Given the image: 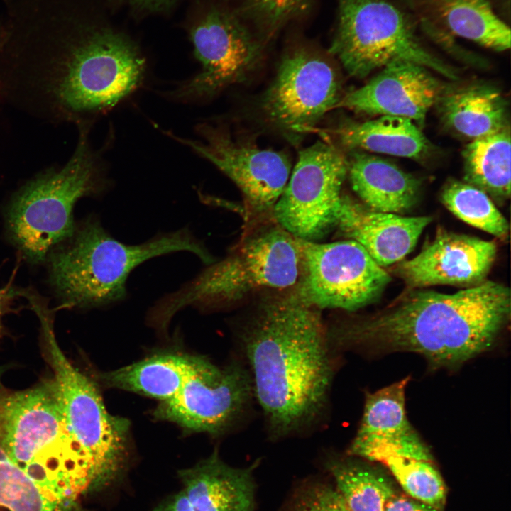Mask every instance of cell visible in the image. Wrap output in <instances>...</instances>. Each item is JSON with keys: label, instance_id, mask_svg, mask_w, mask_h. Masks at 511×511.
I'll return each mask as SVG.
<instances>
[{"label": "cell", "instance_id": "cell-18", "mask_svg": "<svg viewBox=\"0 0 511 511\" xmlns=\"http://www.w3.org/2000/svg\"><path fill=\"white\" fill-rule=\"evenodd\" d=\"M441 93L439 82L427 67L398 61L383 67L365 85L341 97L336 108L405 117L420 124Z\"/></svg>", "mask_w": 511, "mask_h": 511}, {"label": "cell", "instance_id": "cell-31", "mask_svg": "<svg viewBox=\"0 0 511 511\" xmlns=\"http://www.w3.org/2000/svg\"><path fill=\"white\" fill-rule=\"evenodd\" d=\"M313 0H242V13L260 37L273 36L290 21L305 14Z\"/></svg>", "mask_w": 511, "mask_h": 511}, {"label": "cell", "instance_id": "cell-25", "mask_svg": "<svg viewBox=\"0 0 511 511\" xmlns=\"http://www.w3.org/2000/svg\"><path fill=\"white\" fill-rule=\"evenodd\" d=\"M429 6L451 33L495 51L510 49V27L488 0H429Z\"/></svg>", "mask_w": 511, "mask_h": 511}, {"label": "cell", "instance_id": "cell-22", "mask_svg": "<svg viewBox=\"0 0 511 511\" xmlns=\"http://www.w3.org/2000/svg\"><path fill=\"white\" fill-rule=\"evenodd\" d=\"M436 104L445 123L473 140L509 126L505 99L488 86H469L441 93Z\"/></svg>", "mask_w": 511, "mask_h": 511}, {"label": "cell", "instance_id": "cell-15", "mask_svg": "<svg viewBox=\"0 0 511 511\" xmlns=\"http://www.w3.org/2000/svg\"><path fill=\"white\" fill-rule=\"evenodd\" d=\"M203 141L177 138L210 161L240 189L253 212L273 210L289 180L288 156L233 138L227 131L209 124L199 126Z\"/></svg>", "mask_w": 511, "mask_h": 511}, {"label": "cell", "instance_id": "cell-32", "mask_svg": "<svg viewBox=\"0 0 511 511\" xmlns=\"http://www.w3.org/2000/svg\"><path fill=\"white\" fill-rule=\"evenodd\" d=\"M297 511H348L337 490L322 487L313 489L301 501Z\"/></svg>", "mask_w": 511, "mask_h": 511}, {"label": "cell", "instance_id": "cell-33", "mask_svg": "<svg viewBox=\"0 0 511 511\" xmlns=\"http://www.w3.org/2000/svg\"><path fill=\"white\" fill-rule=\"evenodd\" d=\"M385 511H440L425 502L396 492L388 500Z\"/></svg>", "mask_w": 511, "mask_h": 511}, {"label": "cell", "instance_id": "cell-21", "mask_svg": "<svg viewBox=\"0 0 511 511\" xmlns=\"http://www.w3.org/2000/svg\"><path fill=\"white\" fill-rule=\"evenodd\" d=\"M347 162L352 189L368 209L401 214L416 204L419 180L395 164L358 152Z\"/></svg>", "mask_w": 511, "mask_h": 511}, {"label": "cell", "instance_id": "cell-29", "mask_svg": "<svg viewBox=\"0 0 511 511\" xmlns=\"http://www.w3.org/2000/svg\"><path fill=\"white\" fill-rule=\"evenodd\" d=\"M0 511H82L77 501L50 500L0 446Z\"/></svg>", "mask_w": 511, "mask_h": 511}, {"label": "cell", "instance_id": "cell-28", "mask_svg": "<svg viewBox=\"0 0 511 511\" xmlns=\"http://www.w3.org/2000/svg\"><path fill=\"white\" fill-rule=\"evenodd\" d=\"M441 199L451 213L464 222L499 238L508 235L507 221L482 190L454 180L444 186Z\"/></svg>", "mask_w": 511, "mask_h": 511}, {"label": "cell", "instance_id": "cell-34", "mask_svg": "<svg viewBox=\"0 0 511 511\" xmlns=\"http://www.w3.org/2000/svg\"><path fill=\"white\" fill-rule=\"evenodd\" d=\"M153 511H195L183 490L170 496Z\"/></svg>", "mask_w": 511, "mask_h": 511}, {"label": "cell", "instance_id": "cell-26", "mask_svg": "<svg viewBox=\"0 0 511 511\" xmlns=\"http://www.w3.org/2000/svg\"><path fill=\"white\" fill-rule=\"evenodd\" d=\"M510 149L509 126L473 139L463 153L464 182L505 203L510 197Z\"/></svg>", "mask_w": 511, "mask_h": 511}, {"label": "cell", "instance_id": "cell-30", "mask_svg": "<svg viewBox=\"0 0 511 511\" xmlns=\"http://www.w3.org/2000/svg\"><path fill=\"white\" fill-rule=\"evenodd\" d=\"M380 463L390 470L408 496L443 510L446 487L433 462L390 456Z\"/></svg>", "mask_w": 511, "mask_h": 511}, {"label": "cell", "instance_id": "cell-8", "mask_svg": "<svg viewBox=\"0 0 511 511\" xmlns=\"http://www.w3.org/2000/svg\"><path fill=\"white\" fill-rule=\"evenodd\" d=\"M330 53L355 77L398 61L414 62L455 79L454 70L420 43L407 17L388 0H338Z\"/></svg>", "mask_w": 511, "mask_h": 511}, {"label": "cell", "instance_id": "cell-7", "mask_svg": "<svg viewBox=\"0 0 511 511\" xmlns=\"http://www.w3.org/2000/svg\"><path fill=\"white\" fill-rule=\"evenodd\" d=\"M0 446L40 488L62 489L94 471L66 422L53 379L0 399Z\"/></svg>", "mask_w": 511, "mask_h": 511}, {"label": "cell", "instance_id": "cell-5", "mask_svg": "<svg viewBox=\"0 0 511 511\" xmlns=\"http://www.w3.org/2000/svg\"><path fill=\"white\" fill-rule=\"evenodd\" d=\"M300 271L296 238L280 226L269 227L248 238L224 259L207 265L177 290L159 298L150 308L148 320L164 331L185 308L209 311L258 290L294 287Z\"/></svg>", "mask_w": 511, "mask_h": 511}, {"label": "cell", "instance_id": "cell-16", "mask_svg": "<svg viewBox=\"0 0 511 511\" xmlns=\"http://www.w3.org/2000/svg\"><path fill=\"white\" fill-rule=\"evenodd\" d=\"M497 253L495 242L440 230L414 258L400 262L395 272L410 288L483 282Z\"/></svg>", "mask_w": 511, "mask_h": 511}, {"label": "cell", "instance_id": "cell-14", "mask_svg": "<svg viewBox=\"0 0 511 511\" xmlns=\"http://www.w3.org/2000/svg\"><path fill=\"white\" fill-rule=\"evenodd\" d=\"M253 396L250 373L239 363L220 368L201 357L177 393L154 415L189 431L216 435L238 419Z\"/></svg>", "mask_w": 511, "mask_h": 511}, {"label": "cell", "instance_id": "cell-2", "mask_svg": "<svg viewBox=\"0 0 511 511\" xmlns=\"http://www.w3.org/2000/svg\"><path fill=\"white\" fill-rule=\"evenodd\" d=\"M510 317V291L485 280L452 294L411 288L381 312L328 334L331 345L412 352L455 368L489 349Z\"/></svg>", "mask_w": 511, "mask_h": 511}, {"label": "cell", "instance_id": "cell-4", "mask_svg": "<svg viewBox=\"0 0 511 511\" xmlns=\"http://www.w3.org/2000/svg\"><path fill=\"white\" fill-rule=\"evenodd\" d=\"M65 243L48 256L50 282L65 305L82 309L109 307L124 301L129 275L151 258L185 251L206 265L214 262L188 227L127 244L113 237L97 217L90 216L76 225Z\"/></svg>", "mask_w": 511, "mask_h": 511}, {"label": "cell", "instance_id": "cell-35", "mask_svg": "<svg viewBox=\"0 0 511 511\" xmlns=\"http://www.w3.org/2000/svg\"><path fill=\"white\" fill-rule=\"evenodd\" d=\"M21 295V291L13 288L11 284L0 288V334L2 332V317L8 310L14 299Z\"/></svg>", "mask_w": 511, "mask_h": 511}, {"label": "cell", "instance_id": "cell-19", "mask_svg": "<svg viewBox=\"0 0 511 511\" xmlns=\"http://www.w3.org/2000/svg\"><path fill=\"white\" fill-rule=\"evenodd\" d=\"M431 216H402L371 210L342 195L336 227L362 246L382 268L401 261L415 247Z\"/></svg>", "mask_w": 511, "mask_h": 511}, {"label": "cell", "instance_id": "cell-10", "mask_svg": "<svg viewBox=\"0 0 511 511\" xmlns=\"http://www.w3.org/2000/svg\"><path fill=\"white\" fill-rule=\"evenodd\" d=\"M301 271L290 300L316 309L356 311L377 301L391 277L356 241L296 238Z\"/></svg>", "mask_w": 511, "mask_h": 511}, {"label": "cell", "instance_id": "cell-9", "mask_svg": "<svg viewBox=\"0 0 511 511\" xmlns=\"http://www.w3.org/2000/svg\"><path fill=\"white\" fill-rule=\"evenodd\" d=\"M47 356L63 413L72 434L92 459L94 490L112 483L122 471L128 451L129 422L107 410L95 385L67 358L53 323L41 322Z\"/></svg>", "mask_w": 511, "mask_h": 511}, {"label": "cell", "instance_id": "cell-3", "mask_svg": "<svg viewBox=\"0 0 511 511\" xmlns=\"http://www.w3.org/2000/svg\"><path fill=\"white\" fill-rule=\"evenodd\" d=\"M242 343L271 436L285 437L318 420L334 373L319 309L287 297L273 301L246 329Z\"/></svg>", "mask_w": 511, "mask_h": 511}, {"label": "cell", "instance_id": "cell-37", "mask_svg": "<svg viewBox=\"0 0 511 511\" xmlns=\"http://www.w3.org/2000/svg\"><path fill=\"white\" fill-rule=\"evenodd\" d=\"M1 369L0 368V379H1Z\"/></svg>", "mask_w": 511, "mask_h": 511}, {"label": "cell", "instance_id": "cell-27", "mask_svg": "<svg viewBox=\"0 0 511 511\" xmlns=\"http://www.w3.org/2000/svg\"><path fill=\"white\" fill-rule=\"evenodd\" d=\"M329 468L348 511H385L396 492L390 482L373 469L339 461H333Z\"/></svg>", "mask_w": 511, "mask_h": 511}, {"label": "cell", "instance_id": "cell-24", "mask_svg": "<svg viewBox=\"0 0 511 511\" xmlns=\"http://www.w3.org/2000/svg\"><path fill=\"white\" fill-rule=\"evenodd\" d=\"M341 143L351 149L420 159L429 151L427 138L410 119L381 116L365 122H347L336 130Z\"/></svg>", "mask_w": 511, "mask_h": 511}, {"label": "cell", "instance_id": "cell-1", "mask_svg": "<svg viewBox=\"0 0 511 511\" xmlns=\"http://www.w3.org/2000/svg\"><path fill=\"white\" fill-rule=\"evenodd\" d=\"M2 1L1 101L45 122L88 126L141 85L139 51L83 20L78 0Z\"/></svg>", "mask_w": 511, "mask_h": 511}, {"label": "cell", "instance_id": "cell-6", "mask_svg": "<svg viewBox=\"0 0 511 511\" xmlns=\"http://www.w3.org/2000/svg\"><path fill=\"white\" fill-rule=\"evenodd\" d=\"M79 129L77 145L68 160L34 176L9 204V232L33 263L45 260L57 244L72 237L76 228L74 207L79 199L99 196L109 189L102 160L89 141V127Z\"/></svg>", "mask_w": 511, "mask_h": 511}, {"label": "cell", "instance_id": "cell-20", "mask_svg": "<svg viewBox=\"0 0 511 511\" xmlns=\"http://www.w3.org/2000/svg\"><path fill=\"white\" fill-rule=\"evenodd\" d=\"M178 477L195 511H253L251 468L231 467L216 451Z\"/></svg>", "mask_w": 511, "mask_h": 511}, {"label": "cell", "instance_id": "cell-12", "mask_svg": "<svg viewBox=\"0 0 511 511\" xmlns=\"http://www.w3.org/2000/svg\"><path fill=\"white\" fill-rule=\"evenodd\" d=\"M341 87L338 71L327 57L298 46L282 57L262 98L261 109L272 126L297 137L336 108L341 97Z\"/></svg>", "mask_w": 511, "mask_h": 511}, {"label": "cell", "instance_id": "cell-36", "mask_svg": "<svg viewBox=\"0 0 511 511\" xmlns=\"http://www.w3.org/2000/svg\"><path fill=\"white\" fill-rule=\"evenodd\" d=\"M6 34V31L4 16L0 14V53L5 42Z\"/></svg>", "mask_w": 511, "mask_h": 511}, {"label": "cell", "instance_id": "cell-11", "mask_svg": "<svg viewBox=\"0 0 511 511\" xmlns=\"http://www.w3.org/2000/svg\"><path fill=\"white\" fill-rule=\"evenodd\" d=\"M348 162L334 146L318 141L302 150L273 213L294 237L317 241L337 224Z\"/></svg>", "mask_w": 511, "mask_h": 511}, {"label": "cell", "instance_id": "cell-23", "mask_svg": "<svg viewBox=\"0 0 511 511\" xmlns=\"http://www.w3.org/2000/svg\"><path fill=\"white\" fill-rule=\"evenodd\" d=\"M200 356L167 353L155 355L101 375L109 387L159 400L172 397L197 364Z\"/></svg>", "mask_w": 511, "mask_h": 511}, {"label": "cell", "instance_id": "cell-13", "mask_svg": "<svg viewBox=\"0 0 511 511\" xmlns=\"http://www.w3.org/2000/svg\"><path fill=\"white\" fill-rule=\"evenodd\" d=\"M191 39L201 69L175 91L181 99H208L243 82L263 55L261 37L238 15L225 10L209 12L193 28Z\"/></svg>", "mask_w": 511, "mask_h": 511}, {"label": "cell", "instance_id": "cell-17", "mask_svg": "<svg viewBox=\"0 0 511 511\" xmlns=\"http://www.w3.org/2000/svg\"><path fill=\"white\" fill-rule=\"evenodd\" d=\"M409 378L366 395L363 417L348 454L370 461L390 456L434 461L405 410Z\"/></svg>", "mask_w": 511, "mask_h": 511}]
</instances>
